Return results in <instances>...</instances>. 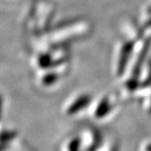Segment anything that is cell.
<instances>
[{
  "instance_id": "cell-1",
  "label": "cell",
  "mask_w": 151,
  "mask_h": 151,
  "mask_svg": "<svg viewBox=\"0 0 151 151\" xmlns=\"http://www.w3.org/2000/svg\"><path fill=\"white\" fill-rule=\"evenodd\" d=\"M135 43L128 39L122 40L116 45L113 57V70L116 77L125 75L130 63Z\"/></svg>"
},
{
  "instance_id": "cell-2",
  "label": "cell",
  "mask_w": 151,
  "mask_h": 151,
  "mask_svg": "<svg viewBox=\"0 0 151 151\" xmlns=\"http://www.w3.org/2000/svg\"><path fill=\"white\" fill-rule=\"evenodd\" d=\"M90 96L88 94H78L75 95L74 96L68 101L67 106H65V111L67 114L69 115H75L78 114V112L82 111L86 106L90 103Z\"/></svg>"
},
{
  "instance_id": "cell-3",
  "label": "cell",
  "mask_w": 151,
  "mask_h": 151,
  "mask_svg": "<svg viewBox=\"0 0 151 151\" xmlns=\"http://www.w3.org/2000/svg\"><path fill=\"white\" fill-rule=\"evenodd\" d=\"M114 103L109 96L100 98L98 101L95 103V107L93 109V116L96 118L105 117L106 115H109L113 110Z\"/></svg>"
},
{
  "instance_id": "cell-4",
  "label": "cell",
  "mask_w": 151,
  "mask_h": 151,
  "mask_svg": "<svg viewBox=\"0 0 151 151\" xmlns=\"http://www.w3.org/2000/svg\"><path fill=\"white\" fill-rule=\"evenodd\" d=\"M142 27L151 28V1L147 3L142 12Z\"/></svg>"
}]
</instances>
